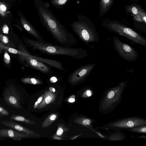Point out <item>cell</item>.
Masks as SVG:
<instances>
[{
    "label": "cell",
    "mask_w": 146,
    "mask_h": 146,
    "mask_svg": "<svg viewBox=\"0 0 146 146\" xmlns=\"http://www.w3.org/2000/svg\"><path fill=\"white\" fill-rule=\"evenodd\" d=\"M29 46L35 50L50 55L66 56L78 59L84 58L88 55L87 51L80 48H74L53 44L43 41H38L29 38H24Z\"/></svg>",
    "instance_id": "obj_2"
},
{
    "label": "cell",
    "mask_w": 146,
    "mask_h": 146,
    "mask_svg": "<svg viewBox=\"0 0 146 146\" xmlns=\"http://www.w3.org/2000/svg\"><path fill=\"white\" fill-rule=\"evenodd\" d=\"M40 21L44 27L51 34L56 41L62 46L71 47L77 40L55 17L48 4L42 0H34Z\"/></svg>",
    "instance_id": "obj_1"
},
{
    "label": "cell",
    "mask_w": 146,
    "mask_h": 146,
    "mask_svg": "<svg viewBox=\"0 0 146 146\" xmlns=\"http://www.w3.org/2000/svg\"><path fill=\"white\" fill-rule=\"evenodd\" d=\"M134 18L137 21L141 22L143 21L141 17L138 14L135 15V16L134 17Z\"/></svg>",
    "instance_id": "obj_34"
},
{
    "label": "cell",
    "mask_w": 146,
    "mask_h": 146,
    "mask_svg": "<svg viewBox=\"0 0 146 146\" xmlns=\"http://www.w3.org/2000/svg\"><path fill=\"white\" fill-rule=\"evenodd\" d=\"M68 101L70 103H73L75 101V99L73 98H70L69 99Z\"/></svg>",
    "instance_id": "obj_37"
},
{
    "label": "cell",
    "mask_w": 146,
    "mask_h": 146,
    "mask_svg": "<svg viewBox=\"0 0 146 146\" xmlns=\"http://www.w3.org/2000/svg\"><path fill=\"white\" fill-rule=\"evenodd\" d=\"M48 89L51 91L54 92H55L56 91L55 88H54V87L52 86L50 87Z\"/></svg>",
    "instance_id": "obj_36"
},
{
    "label": "cell",
    "mask_w": 146,
    "mask_h": 146,
    "mask_svg": "<svg viewBox=\"0 0 146 146\" xmlns=\"http://www.w3.org/2000/svg\"><path fill=\"white\" fill-rule=\"evenodd\" d=\"M127 82V80L121 82L117 86L104 91L99 104L98 108L100 112L104 114H108L120 103Z\"/></svg>",
    "instance_id": "obj_3"
},
{
    "label": "cell",
    "mask_w": 146,
    "mask_h": 146,
    "mask_svg": "<svg viewBox=\"0 0 146 146\" xmlns=\"http://www.w3.org/2000/svg\"><path fill=\"white\" fill-rule=\"evenodd\" d=\"M21 60L27 66L44 74H51L53 73L51 66L29 56L19 55Z\"/></svg>",
    "instance_id": "obj_9"
},
{
    "label": "cell",
    "mask_w": 146,
    "mask_h": 146,
    "mask_svg": "<svg viewBox=\"0 0 146 146\" xmlns=\"http://www.w3.org/2000/svg\"><path fill=\"white\" fill-rule=\"evenodd\" d=\"M93 90L91 88H88L85 90L82 95V97L84 98L90 97L93 94Z\"/></svg>",
    "instance_id": "obj_25"
},
{
    "label": "cell",
    "mask_w": 146,
    "mask_h": 146,
    "mask_svg": "<svg viewBox=\"0 0 146 146\" xmlns=\"http://www.w3.org/2000/svg\"><path fill=\"white\" fill-rule=\"evenodd\" d=\"M0 40L4 44H7L9 42L8 37L5 36L0 34Z\"/></svg>",
    "instance_id": "obj_27"
},
{
    "label": "cell",
    "mask_w": 146,
    "mask_h": 146,
    "mask_svg": "<svg viewBox=\"0 0 146 146\" xmlns=\"http://www.w3.org/2000/svg\"><path fill=\"white\" fill-rule=\"evenodd\" d=\"M2 31L3 33L6 34H8L9 31V28L7 26L5 25L3 27Z\"/></svg>",
    "instance_id": "obj_32"
},
{
    "label": "cell",
    "mask_w": 146,
    "mask_h": 146,
    "mask_svg": "<svg viewBox=\"0 0 146 146\" xmlns=\"http://www.w3.org/2000/svg\"><path fill=\"white\" fill-rule=\"evenodd\" d=\"M138 14L141 17L143 21L145 23H146V14L141 9L138 13Z\"/></svg>",
    "instance_id": "obj_28"
},
{
    "label": "cell",
    "mask_w": 146,
    "mask_h": 146,
    "mask_svg": "<svg viewBox=\"0 0 146 146\" xmlns=\"http://www.w3.org/2000/svg\"><path fill=\"white\" fill-rule=\"evenodd\" d=\"M113 41L114 48L121 58L129 62H133L137 58L138 53L133 47L122 42L115 35L113 37Z\"/></svg>",
    "instance_id": "obj_7"
},
{
    "label": "cell",
    "mask_w": 146,
    "mask_h": 146,
    "mask_svg": "<svg viewBox=\"0 0 146 146\" xmlns=\"http://www.w3.org/2000/svg\"><path fill=\"white\" fill-rule=\"evenodd\" d=\"M115 132L106 137V139L111 141L123 140L126 138L125 135L123 133L119 132Z\"/></svg>",
    "instance_id": "obj_16"
},
{
    "label": "cell",
    "mask_w": 146,
    "mask_h": 146,
    "mask_svg": "<svg viewBox=\"0 0 146 146\" xmlns=\"http://www.w3.org/2000/svg\"><path fill=\"white\" fill-rule=\"evenodd\" d=\"M7 11L6 5L0 1V14L2 16H5L7 13Z\"/></svg>",
    "instance_id": "obj_23"
},
{
    "label": "cell",
    "mask_w": 146,
    "mask_h": 146,
    "mask_svg": "<svg viewBox=\"0 0 146 146\" xmlns=\"http://www.w3.org/2000/svg\"><path fill=\"white\" fill-rule=\"evenodd\" d=\"M113 0H101L100 11L105 13L109 9Z\"/></svg>",
    "instance_id": "obj_18"
},
{
    "label": "cell",
    "mask_w": 146,
    "mask_h": 146,
    "mask_svg": "<svg viewBox=\"0 0 146 146\" xmlns=\"http://www.w3.org/2000/svg\"><path fill=\"white\" fill-rule=\"evenodd\" d=\"M21 50V51H19L13 48L5 46L0 42V53L2 52L3 50H5L11 53L18 54L19 55L28 56V51L25 49L23 47Z\"/></svg>",
    "instance_id": "obj_14"
},
{
    "label": "cell",
    "mask_w": 146,
    "mask_h": 146,
    "mask_svg": "<svg viewBox=\"0 0 146 146\" xmlns=\"http://www.w3.org/2000/svg\"><path fill=\"white\" fill-rule=\"evenodd\" d=\"M21 24L24 29L38 41L44 40L38 31L23 17L20 18Z\"/></svg>",
    "instance_id": "obj_10"
},
{
    "label": "cell",
    "mask_w": 146,
    "mask_h": 146,
    "mask_svg": "<svg viewBox=\"0 0 146 146\" xmlns=\"http://www.w3.org/2000/svg\"><path fill=\"white\" fill-rule=\"evenodd\" d=\"M77 17V21H73L70 24L73 31L87 45H89L91 43L98 42L99 40V35L94 25L84 19L81 16Z\"/></svg>",
    "instance_id": "obj_4"
},
{
    "label": "cell",
    "mask_w": 146,
    "mask_h": 146,
    "mask_svg": "<svg viewBox=\"0 0 146 146\" xmlns=\"http://www.w3.org/2000/svg\"><path fill=\"white\" fill-rule=\"evenodd\" d=\"M94 63L85 65L74 70L69 76L68 80L71 84H74L84 81L94 68Z\"/></svg>",
    "instance_id": "obj_8"
},
{
    "label": "cell",
    "mask_w": 146,
    "mask_h": 146,
    "mask_svg": "<svg viewBox=\"0 0 146 146\" xmlns=\"http://www.w3.org/2000/svg\"><path fill=\"white\" fill-rule=\"evenodd\" d=\"M70 0H50V2L54 6L58 9H60L67 2Z\"/></svg>",
    "instance_id": "obj_21"
},
{
    "label": "cell",
    "mask_w": 146,
    "mask_h": 146,
    "mask_svg": "<svg viewBox=\"0 0 146 146\" xmlns=\"http://www.w3.org/2000/svg\"><path fill=\"white\" fill-rule=\"evenodd\" d=\"M63 132V130L61 127H59L56 131V134L58 136L61 135Z\"/></svg>",
    "instance_id": "obj_31"
},
{
    "label": "cell",
    "mask_w": 146,
    "mask_h": 146,
    "mask_svg": "<svg viewBox=\"0 0 146 146\" xmlns=\"http://www.w3.org/2000/svg\"><path fill=\"white\" fill-rule=\"evenodd\" d=\"M4 59L5 63L9 64L10 62V58L9 55L6 51L5 52L4 55Z\"/></svg>",
    "instance_id": "obj_26"
},
{
    "label": "cell",
    "mask_w": 146,
    "mask_h": 146,
    "mask_svg": "<svg viewBox=\"0 0 146 146\" xmlns=\"http://www.w3.org/2000/svg\"><path fill=\"white\" fill-rule=\"evenodd\" d=\"M5 123L7 126L19 131L26 133L28 134L33 135L34 134V132L33 131L14 123L11 122H5Z\"/></svg>",
    "instance_id": "obj_15"
},
{
    "label": "cell",
    "mask_w": 146,
    "mask_h": 146,
    "mask_svg": "<svg viewBox=\"0 0 146 146\" xmlns=\"http://www.w3.org/2000/svg\"><path fill=\"white\" fill-rule=\"evenodd\" d=\"M50 81L52 83H54L56 82L57 81V79L55 76H52L50 79Z\"/></svg>",
    "instance_id": "obj_35"
},
{
    "label": "cell",
    "mask_w": 146,
    "mask_h": 146,
    "mask_svg": "<svg viewBox=\"0 0 146 146\" xmlns=\"http://www.w3.org/2000/svg\"><path fill=\"white\" fill-rule=\"evenodd\" d=\"M77 121L78 123L89 128L95 132L96 131L95 129H93V124L94 123H96L93 119L89 117H82L78 119Z\"/></svg>",
    "instance_id": "obj_13"
},
{
    "label": "cell",
    "mask_w": 146,
    "mask_h": 146,
    "mask_svg": "<svg viewBox=\"0 0 146 146\" xmlns=\"http://www.w3.org/2000/svg\"><path fill=\"white\" fill-rule=\"evenodd\" d=\"M44 94H42L41 96L35 102L34 106V108L35 109L37 108V106L38 105L40 104V103L42 101L43 97H44Z\"/></svg>",
    "instance_id": "obj_29"
},
{
    "label": "cell",
    "mask_w": 146,
    "mask_h": 146,
    "mask_svg": "<svg viewBox=\"0 0 146 146\" xmlns=\"http://www.w3.org/2000/svg\"><path fill=\"white\" fill-rule=\"evenodd\" d=\"M140 9L139 7L135 6H130L127 7V10L135 15L138 14Z\"/></svg>",
    "instance_id": "obj_24"
},
{
    "label": "cell",
    "mask_w": 146,
    "mask_h": 146,
    "mask_svg": "<svg viewBox=\"0 0 146 146\" xmlns=\"http://www.w3.org/2000/svg\"><path fill=\"white\" fill-rule=\"evenodd\" d=\"M146 124V119L139 116H131L119 119L104 125L96 127L94 129H112L119 131Z\"/></svg>",
    "instance_id": "obj_5"
},
{
    "label": "cell",
    "mask_w": 146,
    "mask_h": 146,
    "mask_svg": "<svg viewBox=\"0 0 146 146\" xmlns=\"http://www.w3.org/2000/svg\"><path fill=\"white\" fill-rule=\"evenodd\" d=\"M9 102L13 105H16L17 103V101L16 98L13 96H10L8 98Z\"/></svg>",
    "instance_id": "obj_30"
},
{
    "label": "cell",
    "mask_w": 146,
    "mask_h": 146,
    "mask_svg": "<svg viewBox=\"0 0 146 146\" xmlns=\"http://www.w3.org/2000/svg\"><path fill=\"white\" fill-rule=\"evenodd\" d=\"M104 26L110 31L115 32L134 43L146 47V38L131 29L115 22L109 23Z\"/></svg>",
    "instance_id": "obj_6"
},
{
    "label": "cell",
    "mask_w": 146,
    "mask_h": 146,
    "mask_svg": "<svg viewBox=\"0 0 146 146\" xmlns=\"http://www.w3.org/2000/svg\"><path fill=\"white\" fill-rule=\"evenodd\" d=\"M57 117L56 114H52L50 115L43 122L42 127L45 128L49 126L56 119Z\"/></svg>",
    "instance_id": "obj_19"
},
{
    "label": "cell",
    "mask_w": 146,
    "mask_h": 146,
    "mask_svg": "<svg viewBox=\"0 0 146 146\" xmlns=\"http://www.w3.org/2000/svg\"><path fill=\"white\" fill-rule=\"evenodd\" d=\"M12 119L17 121L23 122L29 124H36V123L34 122L29 120L26 119L24 117L21 116H16L15 117H13Z\"/></svg>",
    "instance_id": "obj_22"
},
{
    "label": "cell",
    "mask_w": 146,
    "mask_h": 146,
    "mask_svg": "<svg viewBox=\"0 0 146 146\" xmlns=\"http://www.w3.org/2000/svg\"><path fill=\"white\" fill-rule=\"evenodd\" d=\"M45 92L42 101L37 107L38 109L43 108L53 102L55 99L54 92L51 91L49 89Z\"/></svg>",
    "instance_id": "obj_11"
},
{
    "label": "cell",
    "mask_w": 146,
    "mask_h": 146,
    "mask_svg": "<svg viewBox=\"0 0 146 146\" xmlns=\"http://www.w3.org/2000/svg\"><path fill=\"white\" fill-rule=\"evenodd\" d=\"M127 130L132 133L141 134L145 133H146V124L129 129Z\"/></svg>",
    "instance_id": "obj_20"
},
{
    "label": "cell",
    "mask_w": 146,
    "mask_h": 146,
    "mask_svg": "<svg viewBox=\"0 0 146 146\" xmlns=\"http://www.w3.org/2000/svg\"><path fill=\"white\" fill-rule=\"evenodd\" d=\"M28 135L23 134L11 129H2L0 130V135L9 137L14 139H19L22 137H29Z\"/></svg>",
    "instance_id": "obj_12"
},
{
    "label": "cell",
    "mask_w": 146,
    "mask_h": 146,
    "mask_svg": "<svg viewBox=\"0 0 146 146\" xmlns=\"http://www.w3.org/2000/svg\"><path fill=\"white\" fill-rule=\"evenodd\" d=\"M22 81L25 83L34 85L40 84L42 83L41 80L37 77L25 78L22 80Z\"/></svg>",
    "instance_id": "obj_17"
},
{
    "label": "cell",
    "mask_w": 146,
    "mask_h": 146,
    "mask_svg": "<svg viewBox=\"0 0 146 146\" xmlns=\"http://www.w3.org/2000/svg\"><path fill=\"white\" fill-rule=\"evenodd\" d=\"M0 113L2 114L5 115H8V112L4 110L3 108L0 106Z\"/></svg>",
    "instance_id": "obj_33"
}]
</instances>
